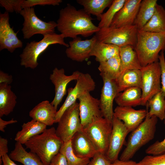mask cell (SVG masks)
I'll return each mask as SVG.
<instances>
[{"mask_svg":"<svg viewBox=\"0 0 165 165\" xmlns=\"http://www.w3.org/2000/svg\"><path fill=\"white\" fill-rule=\"evenodd\" d=\"M90 16L83 9L77 10L74 6L68 4L59 11L56 28L65 38L73 39L79 35L88 37L100 29L93 24Z\"/></svg>","mask_w":165,"mask_h":165,"instance_id":"6da1fadb","label":"cell"},{"mask_svg":"<svg viewBox=\"0 0 165 165\" xmlns=\"http://www.w3.org/2000/svg\"><path fill=\"white\" fill-rule=\"evenodd\" d=\"M134 49L142 67L158 61L159 53L165 50V32L157 33L138 30Z\"/></svg>","mask_w":165,"mask_h":165,"instance_id":"7a4b0ae2","label":"cell"},{"mask_svg":"<svg viewBox=\"0 0 165 165\" xmlns=\"http://www.w3.org/2000/svg\"><path fill=\"white\" fill-rule=\"evenodd\" d=\"M63 142L53 127L33 137L24 145L30 152L38 156L44 165H49L52 159L59 152Z\"/></svg>","mask_w":165,"mask_h":165,"instance_id":"3957f363","label":"cell"},{"mask_svg":"<svg viewBox=\"0 0 165 165\" xmlns=\"http://www.w3.org/2000/svg\"><path fill=\"white\" fill-rule=\"evenodd\" d=\"M157 121L156 117H150L147 114L144 121L131 132L119 160H130L141 147L154 138Z\"/></svg>","mask_w":165,"mask_h":165,"instance_id":"277c9868","label":"cell"},{"mask_svg":"<svg viewBox=\"0 0 165 165\" xmlns=\"http://www.w3.org/2000/svg\"><path fill=\"white\" fill-rule=\"evenodd\" d=\"M64 38L63 35L54 32L43 35L42 39L38 42L34 40L28 42L20 55V65L26 68H35L38 65L39 56L50 45L59 44L69 47V44L64 42Z\"/></svg>","mask_w":165,"mask_h":165,"instance_id":"5b68a950","label":"cell"},{"mask_svg":"<svg viewBox=\"0 0 165 165\" xmlns=\"http://www.w3.org/2000/svg\"><path fill=\"white\" fill-rule=\"evenodd\" d=\"M112 129V122L102 116L94 118L82 128L97 151L105 155L108 149Z\"/></svg>","mask_w":165,"mask_h":165,"instance_id":"8992f818","label":"cell"},{"mask_svg":"<svg viewBox=\"0 0 165 165\" xmlns=\"http://www.w3.org/2000/svg\"><path fill=\"white\" fill-rule=\"evenodd\" d=\"M138 29L134 24L118 28L109 27L100 29L95 35L98 41L120 47L135 46Z\"/></svg>","mask_w":165,"mask_h":165,"instance_id":"52a82bcc","label":"cell"},{"mask_svg":"<svg viewBox=\"0 0 165 165\" xmlns=\"http://www.w3.org/2000/svg\"><path fill=\"white\" fill-rule=\"evenodd\" d=\"M140 88L142 92L141 105L146 106L148 101L161 91V71L159 61L142 67Z\"/></svg>","mask_w":165,"mask_h":165,"instance_id":"ba28073f","label":"cell"},{"mask_svg":"<svg viewBox=\"0 0 165 165\" xmlns=\"http://www.w3.org/2000/svg\"><path fill=\"white\" fill-rule=\"evenodd\" d=\"M24 18L21 31L24 39H29L35 34L43 35L55 32L57 24L53 21L45 22L38 17L33 7L23 9L19 13Z\"/></svg>","mask_w":165,"mask_h":165,"instance_id":"9c48e42d","label":"cell"},{"mask_svg":"<svg viewBox=\"0 0 165 165\" xmlns=\"http://www.w3.org/2000/svg\"><path fill=\"white\" fill-rule=\"evenodd\" d=\"M56 129V133L63 142L72 138L82 129L79 115V103L76 101L63 113Z\"/></svg>","mask_w":165,"mask_h":165,"instance_id":"30bf717a","label":"cell"},{"mask_svg":"<svg viewBox=\"0 0 165 165\" xmlns=\"http://www.w3.org/2000/svg\"><path fill=\"white\" fill-rule=\"evenodd\" d=\"M76 81L75 86L68 89L66 99L56 112L55 123H58L64 112L74 104L82 94L87 92L93 91L95 89V82L89 73L81 72Z\"/></svg>","mask_w":165,"mask_h":165,"instance_id":"8fae6325","label":"cell"},{"mask_svg":"<svg viewBox=\"0 0 165 165\" xmlns=\"http://www.w3.org/2000/svg\"><path fill=\"white\" fill-rule=\"evenodd\" d=\"M103 84L99 99L100 107L102 117L111 122L113 116V102L119 93L117 84L115 80L100 75Z\"/></svg>","mask_w":165,"mask_h":165,"instance_id":"7c38bea8","label":"cell"},{"mask_svg":"<svg viewBox=\"0 0 165 165\" xmlns=\"http://www.w3.org/2000/svg\"><path fill=\"white\" fill-rule=\"evenodd\" d=\"M81 72L76 71L72 74L68 75L65 73L63 68H55L50 76V79L54 86L55 96L51 102L57 110L64 96L66 94L68 84L73 80H76Z\"/></svg>","mask_w":165,"mask_h":165,"instance_id":"4fadbf2b","label":"cell"},{"mask_svg":"<svg viewBox=\"0 0 165 165\" xmlns=\"http://www.w3.org/2000/svg\"><path fill=\"white\" fill-rule=\"evenodd\" d=\"M112 123V131L106 155L112 163L118 159L126 138L129 132L123 122L114 116Z\"/></svg>","mask_w":165,"mask_h":165,"instance_id":"5bb4252c","label":"cell"},{"mask_svg":"<svg viewBox=\"0 0 165 165\" xmlns=\"http://www.w3.org/2000/svg\"><path fill=\"white\" fill-rule=\"evenodd\" d=\"M9 14L5 11L0 14V51L7 49L11 53L21 48L23 44L17 36L9 22Z\"/></svg>","mask_w":165,"mask_h":165,"instance_id":"9a60e30c","label":"cell"},{"mask_svg":"<svg viewBox=\"0 0 165 165\" xmlns=\"http://www.w3.org/2000/svg\"><path fill=\"white\" fill-rule=\"evenodd\" d=\"M78 99L80 117L82 128L94 118L102 116L100 107L99 99L93 97L90 92L83 93Z\"/></svg>","mask_w":165,"mask_h":165,"instance_id":"2e32d148","label":"cell"},{"mask_svg":"<svg viewBox=\"0 0 165 165\" xmlns=\"http://www.w3.org/2000/svg\"><path fill=\"white\" fill-rule=\"evenodd\" d=\"M146 109L136 110L132 107L118 106L114 111L113 116L123 122L129 132L136 129L145 119Z\"/></svg>","mask_w":165,"mask_h":165,"instance_id":"e0dca14e","label":"cell"},{"mask_svg":"<svg viewBox=\"0 0 165 165\" xmlns=\"http://www.w3.org/2000/svg\"><path fill=\"white\" fill-rule=\"evenodd\" d=\"M97 39L96 36L91 38L82 40L78 37L69 42V47L65 50L67 56L72 60L82 62L88 59L94 45Z\"/></svg>","mask_w":165,"mask_h":165,"instance_id":"ac0fdd59","label":"cell"},{"mask_svg":"<svg viewBox=\"0 0 165 165\" xmlns=\"http://www.w3.org/2000/svg\"><path fill=\"white\" fill-rule=\"evenodd\" d=\"M141 0H126L125 2L115 16L110 27L118 28L133 25Z\"/></svg>","mask_w":165,"mask_h":165,"instance_id":"d6986e66","label":"cell"},{"mask_svg":"<svg viewBox=\"0 0 165 165\" xmlns=\"http://www.w3.org/2000/svg\"><path fill=\"white\" fill-rule=\"evenodd\" d=\"M71 142L74 153L79 158L90 159L98 152L82 129L75 134Z\"/></svg>","mask_w":165,"mask_h":165,"instance_id":"ffe728a7","label":"cell"},{"mask_svg":"<svg viewBox=\"0 0 165 165\" xmlns=\"http://www.w3.org/2000/svg\"><path fill=\"white\" fill-rule=\"evenodd\" d=\"M57 110L48 100L39 103L29 112V116L32 119L51 126L55 123Z\"/></svg>","mask_w":165,"mask_h":165,"instance_id":"44dd1931","label":"cell"},{"mask_svg":"<svg viewBox=\"0 0 165 165\" xmlns=\"http://www.w3.org/2000/svg\"><path fill=\"white\" fill-rule=\"evenodd\" d=\"M119 47V55L121 61L120 74L127 70H141L142 67L134 47L128 45Z\"/></svg>","mask_w":165,"mask_h":165,"instance_id":"7402d4cb","label":"cell"},{"mask_svg":"<svg viewBox=\"0 0 165 165\" xmlns=\"http://www.w3.org/2000/svg\"><path fill=\"white\" fill-rule=\"evenodd\" d=\"M16 99L10 85L0 84V117L8 116L13 111L16 104Z\"/></svg>","mask_w":165,"mask_h":165,"instance_id":"603a6c76","label":"cell"},{"mask_svg":"<svg viewBox=\"0 0 165 165\" xmlns=\"http://www.w3.org/2000/svg\"><path fill=\"white\" fill-rule=\"evenodd\" d=\"M21 127V130L17 133L14 140L21 144H24L33 137L43 133L46 129L47 126L32 119L24 123Z\"/></svg>","mask_w":165,"mask_h":165,"instance_id":"cb8c5ba5","label":"cell"},{"mask_svg":"<svg viewBox=\"0 0 165 165\" xmlns=\"http://www.w3.org/2000/svg\"><path fill=\"white\" fill-rule=\"evenodd\" d=\"M141 88L135 87L119 93L115 100L119 106L134 107L141 105Z\"/></svg>","mask_w":165,"mask_h":165,"instance_id":"d4e9b609","label":"cell"},{"mask_svg":"<svg viewBox=\"0 0 165 165\" xmlns=\"http://www.w3.org/2000/svg\"><path fill=\"white\" fill-rule=\"evenodd\" d=\"M141 79V70L130 69L124 71L115 80L119 93L131 87L140 88Z\"/></svg>","mask_w":165,"mask_h":165,"instance_id":"484cf974","label":"cell"},{"mask_svg":"<svg viewBox=\"0 0 165 165\" xmlns=\"http://www.w3.org/2000/svg\"><path fill=\"white\" fill-rule=\"evenodd\" d=\"M119 47L116 45L97 40L94 45L90 56H95L96 61L100 63L119 55Z\"/></svg>","mask_w":165,"mask_h":165,"instance_id":"4316f807","label":"cell"},{"mask_svg":"<svg viewBox=\"0 0 165 165\" xmlns=\"http://www.w3.org/2000/svg\"><path fill=\"white\" fill-rule=\"evenodd\" d=\"M10 158L12 160L20 162L24 165H44L36 154L28 152L21 144L16 142L14 149L10 153Z\"/></svg>","mask_w":165,"mask_h":165,"instance_id":"83f0119b","label":"cell"},{"mask_svg":"<svg viewBox=\"0 0 165 165\" xmlns=\"http://www.w3.org/2000/svg\"><path fill=\"white\" fill-rule=\"evenodd\" d=\"M141 30L153 32H165V9L157 4L152 17Z\"/></svg>","mask_w":165,"mask_h":165,"instance_id":"f1b7e54d","label":"cell"},{"mask_svg":"<svg viewBox=\"0 0 165 165\" xmlns=\"http://www.w3.org/2000/svg\"><path fill=\"white\" fill-rule=\"evenodd\" d=\"M157 0H141L134 23L138 30H141L152 16L157 4Z\"/></svg>","mask_w":165,"mask_h":165,"instance_id":"f546056e","label":"cell"},{"mask_svg":"<svg viewBox=\"0 0 165 165\" xmlns=\"http://www.w3.org/2000/svg\"><path fill=\"white\" fill-rule=\"evenodd\" d=\"M146 106L149 108L147 112L149 117L155 116L161 120L165 119V97L161 91L150 99Z\"/></svg>","mask_w":165,"mask_h":165,"instance_id":"4dcf8cb0","label":"cell"},{"mask_svg":"<svg viewBox=\"0 0 165 165\" xmlns=\"http://www.w3.org/2000/svg\"><path fill=\"white\" fill-rule=\"evenodd\" d=\"M113 0H77V2L82 6L85 11L88 14L96 16L100 20L104 10L110 6Z\"/></svg>","mask_w":165,"mask_h":165,"instance_id":"1f68e13d","label":"cell"},{"mask_svg":"<svg viewBox=\"0 0 165 165\" xmlns=\"http://www.w3.org/2000/svg\"><path fill=\"white\" fill-rule=\"evenodd\" d=\"M98 69L100 75H103L110 79L116 80L121 72V61L119 55L99 63Z\"/></svg>","mask_w":165,"mask_h":165,"instance_id":"d6a6232c","label":"cell"},{"mask_svg":"<svg viewBox=\"0 0 165 165\" xmlns=\"http://www.w3.org/2000/svg\"><path fill=\"white\" fill-rule=\"evenodd\" d=\"M126 0H113L109 8L101 16L98 27L100 29L109 28L117 13L123 6Z\"/></svg>","mask_w":165,"mask_h":165,"instance_id":"836d02e7","label":"cell"},{"mask_svg":"<svg viewBox=\"0 0 165 165\" xmlns=\"http://www.w3.org/2000/svg\"><path fill=\"white\" fill-rule=\"evenodd\" d=\"M59 152L65 157L68 165H87L90 162L89 159L79 158L74 154L72 147L71 140L63 142Z\"/></svg>","mask_w":165,"mask_h":165,"instance_id":"e575fe53","label":"cell"},{"mask_svg":"<svg viewBox=\"0 0 165 165\" xmlns=\"http://www.w3.org/2000/svg\"><path fill=\"white\" fill-rule=\"evenodd\" d=\"M137 165H165V152L157 155L145 156Z\"/></svg>","mask_w":165,"mask_h":165,"instance_id":"d590c367","label":"cell"},{"mask_svg":"<svg viewBox=\"0 0 165 165\" xmlns=\"http://www.w3.org/2000/svg\"><path fill=\"white\" fill-rule=\"evenodd\" d=\"M24 0H0V6L9 13L15 12L20 13L22 9V4Z\"/></svg>","mask_w":165,"mask_h":165,"instance_id":"8d00e7d4","label":"cell"},{"mask_svg":"<svg viewBox=\"0 0 165 165\" xmlns=\"http://www.w3.org/2000/svg\"><path fill=\"white\" fill-rule=\"evenodd\" d=\"M61 0H24L22 5V9L25 8L33 7L37 5L58 6L62 2Z\"/></svg>","mask_w":165,"mask_h":165,"instance_id":"74e56055","label":"cell"},{"mask_svg":"<svg viewBox=\"0 0 165 165\" xmlns=\"http://www.w3.org/2000/svg\"><path fill=\"white\" fill-rule=\"evenodd\" d=\"M164 123L165 125V119ZM146 153L149 155H157L165 152V137L161 141H156L149 146L145 150Z\"/></svg>","mask_w":165,"mask_h":165,"instance_id":"f35d334b","label":"cell"},{"mask_svg":"<svg viewBox=\"0 0 165 165\" xmlns=\"http://www.w3.org/2000/svg\"><path fill=\"white\" fill-rule=\"evenodd\" d=\"M90 161L88 165H110L112 162L105 154L97 152Z\"/></svg>","mask_w":165,"mask_h":165,"instance_id":"ab89813d","label":"cell"},{"mask_svg":"<svg viewBox=\"0 0 165 165\" xmlns=\"http://www.w3.org/2000/svg\"><path fill=\"white\" fill-rule=\"evenodd\" d=\"M164 51L163 50L160 52L159 57V61L161 71V79L162 86L161 91L165 97V59Z\"/></svg>","mask_w":165,"mask_h":165,"instance_id":"60d3db41","label":"cell"},{"mask_svg":"<svg viewBox=\"0 0 165 165\" xmlns=\"http://www.w3.org/2000/svg\"><path fill=\"white\" fill-rule=\"evenodd\" d=\"M49 165H68L64 156L59 152L52 159Z\"/></svg>","mask_w":165,"mask_h":165,"instance_id":"b9f144b4","label":"cell"},{"mask_svg":"<svg viewBox=\"0 0 165 165\" xmlns=\"http://www.w3.org/2000/svg\"><path fill=\"white\" fill-rule=\"evenodd\" d=\"M8 152V141L7 139L0 137V159Z\"/></svg>","mask_w":165,"mask_h":165,"instance_id":"7bdbcfd3","label":"cell"},{"mask_svg":"<svg viewBox=\"0 0 165 165\" xmlns=\"http://www.w3.org/2000/svg\"><path fill=\"white\" fill-rule=\"evenodd\" d=\"M13 80L11 75H9L2 71H0V84L6 83L10 85Z\"/></svg>","mask_w":165,"mask_h":165,"instance_id":"ee69618b","label":"cell"},{"mask_svg":"<svg viewBox=\"0 0 165 165\" xmlns=\"http://www.w3.org/2000/svg\"><path fill=\"white\" fill-rule=\"evenodd\" d=\"M17 122L16 120L12 119L11 120L6 121L3 120L1 117H0V130L3 132H5V128L8 125L16 123Z\"/></svg>","mask_w":165,"mask_h":165,"instance_id":"f6af8a7d","label":"cell"},{"mask_svg":"<svg viewBox=\"0 0 165 165\" xmlns=\"http://www.w3.org/2000/svg\"><path fill=\"white\" fill-rule=\"evenodd\" d=\"M137 163L135 161L130 160L123 161L118 159L112 162L110 165H137Z\"/></svg>","mask_w":165,"mask_h":165,"instance_id":"bcb514c9","label":"cell"},{"mask_svg":"<svg viewBox=\"0 0 165 165\" xmlns=\"http://www.w3.org/2000/svg\"><path fill=\"white\" fill-rule=\"evenodd\" d=\"M2 165H17L10 158L7 154L2 156L1 158Z\"/></svg>","mask_w":165,"mask_h":165,"instance_id":"7dc6e473","label":"cell"},{"mask_svg":"<svg viewBox=\"0 0 165 165\" xmlns=\"http://www.w3.org/2000/svg\"></svg>","mask_w":165,"mask_h":165,"instance_id":"c3c4849f","label":"cell"}]
</instances>
